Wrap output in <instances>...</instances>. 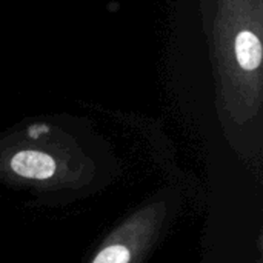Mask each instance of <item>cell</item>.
<instances>
[{
  "label": "cell",
  "mask_w": 263,
  "mask_h": 263,
  "mask_svg": "<svg viewBox=\"0 0 263 263\" xmlns=\"http://www.w3.org/2000/svg\"><path fill=\"white\" fill-rule=\"evenodd\" d=\"M11 168L22 177L45 180L55 173V162L40 151H20L11 159Z\"/></svg>",
  "instance_id": "obj_1"
},
{
  "label": "cell",
  "mask_w": 263,
  "mask_h": 263,
  "mask_svg": "<svg viewBox=\"0 0 263 263\" xmlns=\"http://www.w3.org/2000/svg\"><path fill=\"white\" fill-rule=\"evenodd\" d=\"M131 259L129 250L122 245H112L97 254L92 263H128Z\"/></svg>",
  "instance_id": "obj_3"
},
{
  "label": "cell",
  "mask_w": 263,
  "mask_h": 263,
  "mask_svg": "<svg viewBox=\"0 0 263 263\" xmlns=\"http://www.w3.org/2000/svg\"><path fill=\"white\" fill-rule=\"evenodd\" d=\"M236 55L245 71H254L262 62V45L257 35L242 31L236 39Z\"/></svg>",
  "instance_id": "obj_2"
}]
</instances>
